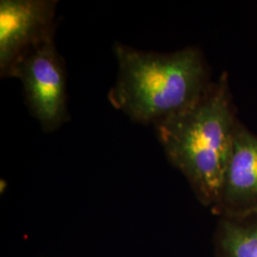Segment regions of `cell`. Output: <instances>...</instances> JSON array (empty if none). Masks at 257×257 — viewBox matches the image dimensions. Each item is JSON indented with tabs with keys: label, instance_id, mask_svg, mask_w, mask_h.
<instances>
[{
	"label": "cell",
	"instance_id": "obj_4",
	"mask_svg": "<svg viewBox=\"0 0 257 257\" xmlns=\"http://www.w3.org/2000/svg\"><path fill=\"white\" fill-rule=\"evenodd\" d=\"M56 0L0 1V74L10 77L19 60L55 38Z\"/></svg>",
	"mask_w": 257,
	"mask_h": 257
},
{
	"label": "cell",
	"instance_id": "obj_2",
	"mask_svg": "<svg viewBox=\"0 0 257 257\" xmlns=\"http://www.w3.org/2000/svg\"><path fill=\"white\" fill-rule=\"evenodd\" d=\"M113 52L118 74L108 99L140 124L155 126L189 108L211 83L202 53L195 47L160 54L116 42Z\"/></svg>",
	"mask_w": 257,
	"mask_h": 257
},
{
	"label": "cell",
	"instance_id": "obj_3",
	"mask_svg": "<svg viewBox=\"0 0 257 257\" xmlns=\"http://www.w3.org/2000/svg\"><path fill=\"white\" fill-rule=\"evenodd\" d=\"M10 77L22 83L28 108L44 133L55 132L70 119L66 66L55 38L23 56Z\"/></svg>",
	"mask_w": 257,
	"mask_h": 257
},
{
	"label": "cell",
	"instance_id": "obj_5",
	"mask_svg": "<svg viewBox=\"0 0 257 257\" xmlns=\"http://www.w3.org/2000/svg\"><path fill=\"white\" fill-rule=\"evenodd\" d=\"M211 211L218 217L257 214V136L241 122L218 200Z\"/></svg>",
	"mask_w": 257,
	"mask_h": 257
},
{
	"label": "cell",
	"instance_id": "obj_6",
	"mask_svg": "<svg viewBox=\"0 0 257 257\" xmlns=\"http://www.w3.org/2000/svg\"><path fill=\"white\" fill-rule=\"evenodd\" d=\"M215 249L217 257H257V214L219 217Z\"/></svg>",
	"mask_w": 257,
	"mask_h": 257
},
{
	"label": "cell",
	"instance_id": "obj_1",
	"mask_svg": "<svg viewBox=\"0 0 257 257\" xmlns=\"http://www.w3.org/2000/svg\"><path fill=\"white\" fill-rule=\"evenodd\" d=\"M239 123L224 73L193 105L155 125L168 160L211 210L218 200Z\"/></svg>",
	"mask_w": 257,
	"mask_h": 257
}]
</instances>
